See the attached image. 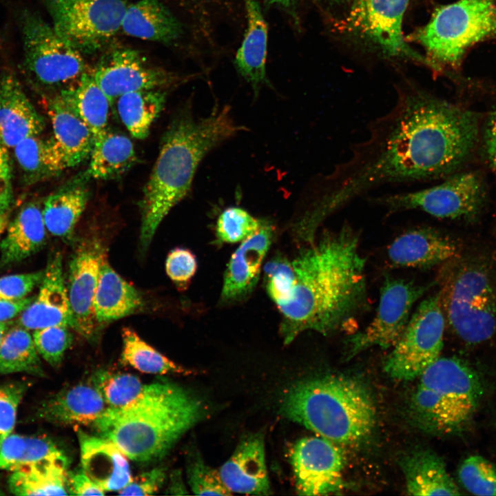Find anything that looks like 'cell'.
Here are the masks:
<instances>
[{"label":"cell","instance_id":"obj_28","mask_svg":"<svg viewBox=\"0 0 496 496\" xmlns=\"http://www.w3.org/2000/svg\"><path fill=\"white\" fill-rule=\"evenodd\" d=\"M406 490L413 495H457L461 493L442 459L429 449L417 448L400 460Z\"/></svg>","mask_w":496,"mask_h":496},{"label":"cell","instance_id":"obj_48","mask_svg":"<svg viewBox=\"0 0 496 496\" xmlns=\"http://www.w3.org/2000/svg\"><path fill=\"white\" fill-rule=\"evenodd\" d=\"M43 271L12 274L0 278V298L20 300L40 285Z\"/></svg>","mask_w":496,"mask_h":496},{"label":"cell","instance_id":"obj_21","mask_svg":"<svg viewBox=\"0 0 496 496\" xmlns=\"http://www.w3.org/2000/svg\"><path fill=\"white\" fill-rule=\"evenodd\" d=\"M45 127L39 114L11 72L0 78V143L8 149L22 140L39 136Z\"/></svg>","mask_w":496,"mask_h":496},{"label":"cell","instance_id":"obj_34","mask_svg":"<svg viewBox=\"0 0 496 496\" xmlns=\"http://www.w3.org/2000/svg\"><path fill=\"white\" fill-rule=\"evenodd\" d=\"M67 466L65 462L45 461L12 472L10 490L17 495H68Z\"/></svg>","mask_w":496,"mask_h":496},{"label":"cell","instance_id":"obj_32","mask_svg":"<svg viewBox=\"0 0 496 496\" xmlns=\"http://www.w3.org/2000/svg\"><path fill=\"white\" fill-rule=\"evenodd\" d=\"M89 158V167L83 174L88 179L98 180L120 178L137 160L132 141L109 128L95 138Z\"/></svg>","mask_w":496,"mask_h":496},{"label":"cell","instance_id":"obj_12","mask_svg":"<svg viewBox=\"0 0 496 496\" xmlns=\"http://www.w3.org/2000/svg\"><path fill=\"white\" fill-rule=\"evenodd\" d=\"M125 0H48L55 31L81 53L94 52L116 35L127 7Z\"/></svg>","mask_w":496,"mask_h":496},{"label":"cell","instance_id":"obj_1","mask_svg":"<svg viewBox=\"0 0 496 496\" xmlns=\"http://www.w3.org/2000/svg\"><path fill=\"white\" fill-rule=\"evenodd\" d=\"M475 114L414 86L400 87L395 102L369 123L368 136L322 177L311 216H328L370 189L389 183L446 178L468 160L479 138Z\"/></svg>","mask_w":496,"mask_h":496},{"label":"cell","instance_id":"obj_29","mask_svg":"<svg viewBox=\"0 0 496 496\" xmlns=\"http://www.w3.org/2000/svg\"><path fill=\"white\" fill-rule=\"evenodd\" d=\"M143 307L141 294L114 271L105 255L94 300L98 327L134 313Z\"/></svg>","mask_w":496,"mask_h":496},{"label":"cell","instance_id":"obj_51","mask_svg":"<svg viewBox=\"0 0 496 496\" xmlns=\"http://www.w3.org/2000/svg\"><path fill=\"white\" fill-rule=\"evenodd\" d=\"M483 149L496 181V109L488 116L484 127Z\"/></svg>","mask_w":496,"mask_h":496},{"label":"cell","instance_id":"obj_10","mask_svg":"<svg viewBox=\"0 0 496 496\" xmlns=\"http://www.w3.org/2000/svg\"><path fill=\"white\" fill-rule=\"evenodd\" d=\"M390 212L418 209L440 218L472 220L482 211L485 185L474 171L455 172L441 183L423 189L378 198Z\"/></svg>","mask_w":496,"mask_h":496},{"label":"cell","instance_id":"obj_17","mask_svg":"<svg viewBox=\"0 0 496 496\" xmlns=\"http://www.w3.org/2000/svg\"><path fill=\"white\" fill-rule=\"evenodd\" d=\"M92 75L112 105L124 94L164 88L179 79L172 72L150 65L137 51L127 48L114 51Z\"/></svg>","mask_w":496,"mask_h":496},{"label":"cell","instance_id":"obj_52","mask_svg":"<svg viewBox=\"0 0 496 496\" xmlns=\"http://www.w3.org/2000/svg\"><path fill=\"white\" fill-rule=\"evenodd\" d=\"M69 495H104L105 491L92 480L82 470L74 473H68Z\"/></svg>","mask_w":496,"mask_h":496},{"label":"cell","instance_id":"obj_56","mask_svg":"<svg viewBox=\"0 0 496 496\" xmlns=\"http://www.w3.org/2000/svg\"><path fill=\"white\" fill-rule=\"evenodd\" d=\"M8 224V218L6 213L0 214V240Z\"/></svg>","mask_w":496,"mask_h":496},{"label":"cell","instance_id":"obj_58","mask_svg":"<svg viewBox=\"0 0 496 496\" xmlns=\"http://www.w3.org/2000/svg\"><path fill=\"white\" fill-rule=\"evenodd\" d=\"M324 1H329L330 3H336L343 2L347 0H324ZM347 1H349V0H347Z\"/></svg>","mask_w":496,"mask_h":496},{"label":"cell","instance_id":"obj_50","mask_svg":"<svg viewBox=\"0 0 496 496\" xmlns=\"http://www.w3.org/2000/svg\"><path fill=\"white\" fill-rule=\"evenodd\" d=\"M12 161L9 149L0 143V214L6 213L13 202Z\"/></svg>","mask_w":496,"mask_h":496},{"label":"cell","instance_id":"obj_53","mask_svg":"<svg viewBox=\"0 0 496 496\" xmlns=\"http://www.w3.org/2000/svg\"><path fill=\"white\" fill-rule=\"evenodd\" d=\"M33 298L20 300L0 298V322H6L19 316L32 302Z\"/></svg>","mask_w":496,"mask_h":496},{"label":"cell","instance_id":"obj_14","mask_svg":"<svg viewBox=\"0 0 496 496\" xmlns=\"http://www.w3.org/2000/svg\"><path fill=\"white\" fill-rule=\"evenodd\" d=\"M426 290L424 285L386 276L381 288L376 315L363 331L348 339L347 358H351L373 347H393L408 324L413 304Z\"/></svg>","mask_w":496,"mask_h":496},{"label":"cell","instance_id":"obj_42","mask_svg":"<svg viewBox=\"0 0 496 496\" xmlns=\"http://www.w3.org/2000/svg\"><path fill=\"white\" fill-rule=\"evenodd\" d=\"M187 482L192 491L198 495H230L231 492L223 483L219 472L203 461L199 452L189 451L187 457Z\"/></svg>","mask_w":496,"mask_h":496},{"label":"cell","instance_id":"obj_20","mask_svg":"<svg viewBox=\"0 0 496 496\" xmlns=\"http://www.w3.org/2000/svg\"><path fill=\"white\" fill-rule=\"evenodd\" d=\"M220 477L232 493L254 495L271 494L261 432L246 435L222 465Z\"/></svg>","mask_w":496,"mask_h":496},{"label":"cell","instance_id":"obj_2","mask_svg":"<svg viewBox=\"0 0 496 496\" xmlns=\"http://www.w3.org/2000/svg\"><path fill=\"white\" fill-rule=\"evenodd\" d=\"M291 262V298L277 307L285 344L305 331L327 335L342 329L362 309L366 259L359 251L358 234L348 224L324 232Z\"/></svg>","mask_w":496,"mask_h":496},{"label":"cell","instance_id":"obj_26","mask_svg":"<svg viewBox=\"0 0 496 496\" xmlns=\"http://www.w3.org/2000/svg\"><path fill=\"white\" fill-rule=\"evenodd\" d=\"M0 240V265L20 262L45 245L46 231L42 208L36 202L24 205L6 227Z\"/></svg>","mask_w":496,"mask_h":496},{"label":"cell","instance_id":"obj_47","mask_svg":"<svg viewBox=\"0 0 496 496\" xmlns=\"http://www.w3.org/2000/svg\"><path fill=\"white\" fill-rule=\"evenodd\" d=\"M195 255L189 249L176 248L168 254L165 269L169 278L181 288L186 287L197 270Z\"/></svg>","mask_w":496,"mask_h":496},{"label":"cell","instance_id":"obj_15","mask_svg":"<svg viewBox=\"0 0 496 496\" xmlns=\"http://www.w3.org/2000/svg\"><path fill=\"white\" fill-rule=\"evenodd\" d=\"M289 459L298 495H325L342 488L345 461L335 443L321 436L301 438L291 448Z\"/></svg>","mask_w":496,"mask_h":496},{"label":"cell","instance_id":"obj_11","mask_svg":"<svg viewBox=\"0 0 496 496\" xmlns=\"http://www.w3.org/2000/svg\"><path fill=\"white\" fill-rule=\"evenodd\" d=\"M445 318L439 292L422 300L384 364L391 378L414 380L440 356L443 348Z\"/></svg>","mask_w":496,"mask_h":496},{"label":"cell","instance_id":"obj_8","mask_svg":"<svg viewBox=\"0 0 496 496\" xmlns=\"http://www.w3.org/2000/svg\"><path fill=\"white\" fill-rule=\"evenodd\" d=\"M496 36V0H458L438 7L413 38L432 68H457L467 50Z\"/></svg>","mask_w":496,"mask_h":496},{"label":"cell","instance_id":"obj_27","mask_svg":"<svg viewBox=\"0 0 496 496\" xmlns=\"http://www.w3.org/2000/svg\"><path fill=\"white\" fill-rule=\"evenodd\" d=\"M247 28L238 48L235 65L240 74L251 85L255 96L268 83L266 72L267 25L257 0H243Z\"/></svg>","mask_w":496,"mask_h":496},{"label":"cell","instance_id":"obj_4","mask_svg":"<svg viewBox=\"0 0 496 496\" xmlns=\"http://www.w3.org/2000/svg\"><path fill=\"white\" fill-rule=\"evenodd\" d=\"M209 413L207 404L193 392L161 380L146 384L132 404L107 407L94 426L101 437L113 442L127 458L147 462L163 457Z\"/></svg>","mask_w":496,"mask_h":496},{"label":"cell","instance_id":"obj_3","mask_svg":"<svg viewBox=\"0 0 496 496\" xmlns=\"http://www.w3.org/2000/svg\"><path fill=\"white\" fill-rule=\"evenodd\" d=\"M244 130L247 129L236 123L229 105L200 118L186 107L173 118L162 137L158 156L139 204L143 249L148 247L168 213L188 194L203 158Z\"/></svg>","mask_w":496,"mask_h":496},{"label":"cell","instance_id":"obj_45","mask_svg":"<svg viewBox=\"0 0 496 496\" xmlns=\"http://www.w3.org/2000/svg\"><path fill=\"white\" fill-rule=\"evenodd\" d=\"M264 271L265 287L270 298L277 307L287 302L295 280L291 262L276 256L265 264Z\"/></svg>","mask_w":496,"mask_h":496},{"label":"cell","instance_id":"obj_6","mask_svg":"<svg viewBox=\"0 0 496 496\" xmlns=\"http://www.w3.org/2000/svg\"><path fill=\"white\" fill-rule=\"evenodd\" d=\"M482 393L479 376L471 367L458 358L440 357L420 376L411 415L425 431L453 433L468 424Z\"/></svg>","mask_w":496,"mask_h":496},{"label":"cell","instance_id":"obj_30","mask_svg":"<svg viewBox=\"0 0 496 496\" xmlns=\"http://www.w3.org/2000/svg\"><path fill=\"white\" fill-rule=\"evenodd\" d=\"M121 29L130 37L171 43L182 34V25L160 0H138L128 5Z\"/></svg>","mask_w":496,"mask_h":496},{"label":"cell","instance_id":"obj_55","mask_svg":"<svg viewBox=\"0 0 496 496\" xmlns=\"http://www.w3.org/2000/svg\"><path fill=\"white\" fill-rule=\"evenodd\" d=\"M269 4H276L285 8L290 7L296 0H264Z\"/></svg>","mask_w":496,"mask_h":496},{"label":"cell","instance_id":"obj_5","mask_svg":"<svg viewBox=\"0 0 496 496\" xmlns=\"http://www.w3.org/2000/svg\"><path fill=\"white\" fill-rule=\"evenodd\" d=\"M280 409L287 419L335 444L364 441L376 420L369 390L358 380L338 375L297 382L282 394Z\"/></svg>","mask_w":496,"mask_h":496},{"label":"cell","instance_id":"obj_49","mask_svg":"<svg viewBox=\"0 0 496 496\" xmlns=\"http://www.w3.org/2000/svg\"><path fill=\"white\" fill-rule=\"evenodd\" d=\"M166 477L163 468H155L135 478L119 492L121 495H152L163 485Z\"/></svg>","mask_w":496,"mask_h":496},{"label":"cell","instance_id":"obj_19","mask_svg":"<svg viewBox=\"0 0 496 496\" xmlns=\"http://www.w3.org/2000/svg\"><path fill=\"white\" fill-rule=\"evenodd\" d=\"M273 236V227L262 221L260 229L242 240L233 253L225 273L220 294L223 303L242 300L252 292Z\"/></svg>","mask_w":496,"mask_h":496},{"label":"cell","instance_id":"obj_9","mask_svg":"<svg viewBox=\"0 0 496 496\" xmlns=\"http://www.w3.org/2000/svg\"><path fill=\"white\" fill-rule=\"evenodd\" d=\"M21 28L25 76L43 97L68 88L85 72L82 53L52 25L26 11L21 15Z\"/></svg>","mask_w":496,"mask_h":496},{"label":"cell","instance_id":"obj_18","mask_svg":"<svg viewBox=\"0 0 496 496\" xmlns=\"http://www.w3.org/2000/svg\"><path fill=\"white\" fill-rule=\"evenodd\" d=\"M39 287L37 296L19 315V325L32 331L54 325L72 328V311L61 253L54 252L50 256Z\"/></svg>","mask_w":496,"mask_h":496},{"label":"cell","instance_id":"obj_37","mask_svg":"<svg viewBox=\"0 0 496 496\" xmlns=\"http://www.w3.org/2000/svg\"><path fill=\"white\" fill-rule=\"evenodd\" d=\"M45 461L68 462L64 453L51 440L11 434L0 448V469L14 472Z\"/></svg>","mask_w":496,"mask_h":496},{"label":"cell","instance_id":"obj_24","mask_svg":"<svg viewBox=\"0 0 496 496\" xmlns=\"http://www.w3.org/2000/svg\"><path fill=\"white\" fill-rule=\"evenodd\" d=\"M84 473L105 491H120L132 479L127 456L111 441L79 431Z\"/></svg>","mask_w":496,"mask_h":496},{"label":"cell","instance_id":"obj_38","mask_svg":"<svg viewBox=\"0 0 496 496\" xmlns=\"http://www.w3.org/2000/svg\"><path fill=\"white\" fill-rule=\"evenodd\" d=\"M28 331L18 325L5 333L0 344V374L44 375L40 355Z\"/></svg>","mask_w":496,"mask_h":496},{"label":"cell","instance_id":"obj_33","mask_svg":"<svg viewBox=\"0 0 496 496\" xmlns=\"http://www.w3.org/2000/svg\"><path fill=\"white\" fill-rule=\"evenodd\" d=\"M56 94L89 127L94 138L108 129L112 105L92 74L85 72L77 81Z\"/></svg>","mask_w":496,"mask_h":496},{"label":"cell","instance_id":"obj_46","mask_svg":"<svg viewBox=\"0 0 496 496\" xmlns=\"http://www.w3.org/2000/svg\"><path fill=\"white\" fill-rule=\"evenodd\" d=\"M27 387V383L23 382L0 386V448L13 431L17 410Z\"/></svg>","mask_w":496,"mask_h":496},{"label":"cell","instance_id":"obj_44","mask_svg":"<svg viewBox=\"0 0 496 496\" xmlns=\"http://www.w3.org/2000/svg\"><path fill=\"white\" fill-rule=\"evenodd\" d=\"M70 328L65 325H54L34 330L32 333L40 357L54 367L60 365L72 343Z\"/></svg>","mask_w":496,"mask_h":496},{"label":"cell","instance_id":"obj_35","mask_svg":"<svg viewBox=\"0 0 496 496\" xmlns=\"http://www.w3.org/2000/svg\"><path fill=\"white\" fill-rule=\"evenodd\" d=\"M167 92L162 90H143L124 94L114 103L118 116L131 135L144 139L159 116L166 102Z\"/></svg>","mask_w":496,"mask_h":496},{"label":"cell","instance_id":"obj_54","mask_svg":"<svg viewBox=\"0 0 496 496\" xmlns=\"http://www.w3.org/2000/svg\"><path fill=\"white\" fill-rule=\"evenodd\" d=\"M167 491L172 495L187 494V489L182 481L181 475L178 471L172 474Z\"/></svg>","mask_w":496,"mask_h":496},{"label":"cell","instance_id":"obj_57","mask_svg":"<svg viewBox=\"0 0 496 496\" xmlns=\"http://www.w3.org/2000/svg\"><path fill=\"white\" fill-rule=\"evenodd\" d=\"M8 329V326L6 322H0V344L5 333Z\"/></svg>","mask_w":496,"mask_h":496},{"label":"cell","instance_id":"obj_40","mask_svg":"<svg viewBox=\"0 0 496 496\" xmlns=\"http://www.w3.org/2000/svg\"><path fill=\"white\" fill-rule=\"evenodd\" d=\"M92 384L103 396L108 408L125 407L137 400L143 393L146 384L130 373L97 372Z\"/></svg>","mask_w":496,"mask_h":496},{"label":"cell","instance_id":"obj_25","mask_svg":"<svg viewBox=\"0 0 496 496\" xmlns=\"http://www.w3.org/2000/svg\"><path fill=\"white\" fill-rule=\"evenodd\" d=\"M107 408L103 396L93 384H80L63 389L45 400L37 415L54 424H94Z\"/></svg>","mask_w":496,"mask_h":496},{"label":"cell","instance_id":"obj_43","mask_svg":"<svg viewBox=\"0 0 496 496\" xmlns=\"http://www.w3.org/2000/svg\"><path fill=\"white\" fill-rule=\"evenodd\" d=\"M262 221L238 207L225 209L219 215L216 234L220 242L235 243L247 238L260 227Z\"/></svg>","mask_w":496,"mask_h":496},{"label":"cell","instance_id":"obj_23","mask_svg":"<svg viewBox=\"0 0 496 496\" xmlns=\"http://www.w3.org/2000/svg\"><path fill=\"white\" fill-rule=\"evenodd\" d=\"M45 98L53 130L50 138L55 152L65 169L78 166L90 158L94 136L59 95Z\"/></svg>","mask_w":496,"mask_h":496},{"label":"cell","instance_id":"obj_31","mask_svg":"<svg viewBox=\"0 0 496 496\" xmlns=\"http://www.w3.org/2000/svg\"><path fill=\"white\" fill-rule=\"evenodd\" d=\"M89 180L80 174L45 199L43 216L52 235L65 239L72 236L89 200Z\"/></svg>","mask_w":496,"mask_h":496},{"label":"cell","instance_id":"obj_16","mask_svg":"<svg viewBox=\"0 0 496 496\" xmlns=\"http://www.w3.org/2000/svg\"><path fill=\"white\" fill-rule=\"evenodd\" d=\"M105 255V249L97 239L86 238L76 246L69 262L67 289L72 329L87 339L94 336L98 327L94 300Z\"/></svg>","mask_w":496,"mask_h":496},{"label":"cell","instance_id":"obj_22","mask_svg":"<svg viewBox=\"0 0 496 496\" xmlns=\"http://www.w3.org/2000/svg\"><path fill=\"white\" fill-rule=\"evenodd\" d=\"M458 247L451 238L431 227L409 230L396 238L388 249L397 267L430 268L457 256Z\"/></svg>","mask_w":496,"mask_h":496},{"label":"cell","instance_id":"obj_7","mask_svg":"<svg viewBox=\"0 0 496 496\" xmlns=\"http://www.w3.org/2000/svg\"><path fill=\"white\" fill-rule=\"evenodd\" d=\"M439 292L445 320L464 342L478 344L496 332V285L482 262H453L440 275Z\"/></svg>","mask_w":496,"mask_h":496},{"label":"cell","instance_id":"obj_13","mask_svg":"<svg viewBox=\"0 0 496 496\" xmlns=\"http://www.w3.org/2000/svg\"><path fill=\"white\" fill-rule=\"evenodd\" d=\"M410 1L349 0L347 11L336 26L387 56L411 58L431 68L429 61L413 50L403 37L402 21Z\"/></svg>","mask_w":496,"mask_h":496},{"label":"cell","instance_id":"obj_36","mask_svg":"<svg viewBox=\"0 0 496 496\" xmlns=\"http://www.w3.org/2000/svg\"><path fill=\"white\" fill-rule=\"evenodd\" d=\"M13 149L22 181L28 185L57 176L65 170L50 138L28 137Z\"/></svg>","mask_w":496,"mask_h":496},{"label":"cell","instance_id":"obj_41","mask_svg":"<svg viewBox=\"0 0 496 496\" xmlns=\"http://www.w3.org/2000/svg\"><path fill=\"white\" fill-rule=\"evenodd\" d=\"M462 486L476 495H496V468L479 455L466 458L458 468Z\"/></svg>","mask_w":496,"mask_h":496},{"label":"cell","instance_id":"obj_39","mask_svg":"<svg viewBox=\"0 0 496 496\" xmlns=\"http://www.w3.org/2000/svg\"><path fill=\"white\" fill-rule=\"evenodd\" d=\"M122 339V362L142 373L158 375L192 373L146 343L132 329H123Z\"/></svg>","mask_w":496,"mask_h":496}]
</instances>
